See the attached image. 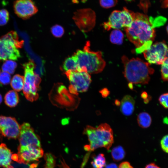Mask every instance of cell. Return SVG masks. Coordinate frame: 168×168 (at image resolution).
Wrapping results in <instances>:
<instances>
[{
	"label": "cell",
	"instance_id": "obj_43",
	"mask_svg": "<svg viewBox=\"0 0 168 168\" xmlns=\"http://www.w3.org/2000/svg\"><path fill=\"white\" fill-rule=\"evenodd\" d=\"M166 30H167V33L168 34V25H167L166 27Z\"/></svg>",
	"mask_w": 168,
	"mask_h": 168
},
{
	"label": "cell",
	"instance_id": "obj_31",
	"mask_svg": "<svg viewBox=\"0 0 168 168\" xmlns=\"http://www.w3.org/2000/svg\"><path fill=\"white\" fill-rule=\"evenodd\" d=\"M159 101L164 108L168 109V93L161 95L159 98Z\"/></svg>",
	"mask_w": 168,
	"mask_h": 168
},
{
	"label": "cell",
	"instance_id": "obj_8",
	"mask_svg": "<svg viewBox=\"0 0 168 168\" xmlns=\"http://www.w3.org/2000/svg\"><path fill=\"white\" fill-rule=\"evenodd\" d=\"M143 54L149 64H161L168 57V47L164 41L156 42L145 51Z\"/></svg>",
	"mask_w": 168,
	"mask_h": 168
},
{
	"label": "cell",
	"instance_id": "obj_28",
	"mask_svg": "<svg viewBox=\"0 0 168 168\" xmlns=\"http://www.w3.org/2000/svg\"><path fill=\"white\" fill-rule=\"evenodd\" d=\"M51 30L53 35L56 37H61L64 33L63 28L58 25H56L52 26Z\"/></svg>",
	"mask_w": 168,
	"mask_h": 168
},
{
	"label": "cell",
	"instance_id": "obj_11",
	"mask_svg": "<svg viewBox=\"0 0 168 168\" xmlns=\"http://www.w3.org/2000/svg\"><path fill=\"white\" fill-rule=\"evenodd\" d=\"M18 138L20 146L41 147L39 138L28 123H24L20 126Z\"/></svg>",
	"mask_w": 168,
	"mask_h": 168
},
{
	"label": "cell",
	"instance_id": "obj_2",
	"mask_svg": "<svg viewBox=\"0 0 168 168\" xmlns=\"http://www.w3.org/2000/svg\"><path fill=\"white\" fill-rule=\"evenodd\" d=\"M83 133L87 136L89 142L84 147L85 150L89 152L82 162L84 164L87 161L90 152L101 147L109 150L114 142L113 131L106 123L101 124L97 128L88 125L85 128Z\"/></svg>",
	"mask_w": 168,
	"mask_h": 168
},
{
	"label": "cell",
	"instance_id": "obj_15",
	"mask_svg": "<svg viewBox=\"0 0 168 168\" xmlns=\"http://www.w3.org/2000/svg\"><path fill=\"white\" fill-rule=\"evenodd\" d=\"M12 155L11 150L6 145L2 143L0 145V166L4 168H13L11 163Z\"/></svg>",
	"mask_w": 168,
	"mask_h": 168
},
{
	"label": "cell",
	"instance_id": "obj_25",
	"mask_svg": "<svg viewBox=\"0 0 168 168\" xmlns=\"http://www.w3.org/2000/svg\"><path fill=\"white\" fill-rule=\"evenodd\" d=\"M45 164L44 168H55V160L54 156L51 153H46L44 156Z\"/></svg>",
	"mask_w": 168,
	"mask_h": 168
},
{
	"label": "cell",
	"instance_id": "obj_18",
	"mask_svg": "<svg viewBox=\"0 0 168 168\" xmlns=\"http://www.w3.org/2000/svg\"><path fill=\"white\" fill-rule=\"evenodd\" d=\"M137 120L139 126L142 128L149 127L152 121L150 115L146 112L140 113L138 116Z\"/></svg>",
	"mask_w": 168,
	"mask_h": 168
},
{
	"label": "cell",
	"instance_id": "obj_44",
	"mask_svg": "<svg viewBox=\"0 0 168 168\" xmlns=\"http://www.w3.org/2000/svg\"><path fill=\"white\" fill-rule=\"evenodd\" d=\"M125 1H127V2H131L133 0H125Z\"/></svg>",
	"mask_w": 168,
	"mask_h": 168
},
{
	"label": "cell",
	"instance_id": "obj_4",
	"mask_svg": "<svg viewBox=\"0 0 168 168\" xmlns=\"http://www.w3.org/2000/svg\"><path fill=\"white\" fill-rule=\"evenodd\" d=\"M89 41L87 42L82 50H78L74 55L78 64V71L84 70L90 74L102 72L106 65L100 51L91 50Z\"/></svg>",
	"mask_w": 168,
	"mask_h": 168
},
{
	"label": "cell",
	"instance_id": "obj_5",
	"mask_svg": "<svg viewBox=\"0 0 168 168\" xmlns=\"http://www.w3.org/2000/svg\"><path fill=\"white\" fill-rule=\"evenodd\" d=\"M24 69V85L23 92L26 99L33 101L38 97L37 89L40 78L34 72L35 64L30 60L23 64Z\"/></svg>",
	"mask_w": 168,
	"mask_h": 168
},
{
	"label": "cell",
	"instance_id": "obj_34",
	"mask_svg": "<svg viewBox=\"0 0 168 168\" xmlns=\"http://www.w3.org/2000/svg\"><path fill=\"white\" fill-rule=\"evenodd\" d=\"M100 93L103 97H106L110 94V91L106 88H104L100 91Z\"/></svg>",
	"mask_w": 168,
	"mask_h": 168
},
{
	"label": "cell",
	"instance_id": "obj_16",
	"mask_svg": "<svg viewBox=\"0 0 168 168\" xmlns=\"http://www.w3.org/2000/svg\"><path fill=\"white\" fill-rule=\"evenodd\" d=\"M135 103V100L132 96L129 95L125 96L120 102L121 112L125 116L131 115L134 111Z\"/></svg>",
	"mask_w": 168,
	"mask_h": 168
},
{
	"label": "cell",
	"instance_id": "obj_12",
	"mask_svg": "<svg viewBox=\"0 0 168 168\" xmlns=\"http://www.w3.org/2000/svg\"><path fill=\"white\" fill-rule=\"evenodd\" d=\"M20 126L16 119L11 117L0 116V133L8 138H18Z\"/></svg>",
	"mask_w": 168,
	"mask_h": 168
},
{
	"label": "cell",
	"instance_id": "obj_6",
	"mask_svg": "<svg viewBox=\"0 0 168 168\" xmlns=\"http://www.w3.org/2000/svg\"><path fill=\"white\" fill-rule=\"evenodd\" d=\"M135 13L125 7L121 11H114L110 15L108 21L104 22L102 25L107 30L112 28L119 29L129 27L133 22Z\"/></svg>",
	"mask_w": 168,
	"mask_h": 168
},
{
	"label": "cell",
	"instance_id": "obj_29",
	"mask_svg": "<svg viewBox=\"0 0 168 168\" xmlns=\"http://www.w3.org/2000/svg\"><path fill=\"white\" fill-rule=\"evenodd\" d=\"M117 2V0H99L100 5L105 8H109L115 6Z\"/></svg>",
	"mask_w": 168,
	"mask_h": 168
},
{
	"label": "cell",
	"instance_id": "obj_21",
	"mask_svg": "<svg viewBox=\"0 0 168 168\" xmlns=\"http://www.w3.org/2000/svg\"><path fill=\"white\" fill-rule=\"evenodd\" d=\"M124 37V34L122 32L118 29H116L111 32L110 40L113 44H121L123 43Z\"/></svg>",
	"mask_w": 168,
	"mask_h": 168
},
{
	"label": "cell",
	"instance_id": "obj_26",
	"mask_svg": "<svg viewBox=\"0 0 168 168\" xmlns=\"http://www.w3.org/2000/svg\"><path fill=\"white\" fill-rule=\"evenodd\" d=\"M161 65V78L164 81H168V57L165 59Z\"/></svg>",
	"mask_w": 168,
	"mask_h": 168
},
{
	"label": "cell",
	"instance_id": "obj_10",
	"mask_svg": "<svg viewBox=\"0 0 168 168\" xmlns=\"http://www.w3.org/2000/svg\"><path fill=\"white\" fill-rule=\"evenodd\" d=\"M15 43L6 35L0 39V60H17L20 57Z\"/></svg>",
	"mask_w": 168,
	"mask_h": 168
},
{
	"label": "cell",
	"instance_id": "obj_13",
	"mask_svg": "<svg viewBox=\"0 0 168 168\" xmlns=\"http://www.w3.org/2000/svg\"><path fill=\"white\" fill-rule=\"evenodd\" d=\"M72 18L79 29L86 31V29L90 28L94 24L95 14L90 9H80L74 12Z\"/></svg>",
	"mask_w": 168,
	"mask_h": 168
},
{
	"label": "cell",
	"instance_id": "obj_19",
	"mask_svg": "<svg viewBox=\"0 0 168 168\" xmlns=\"http://www.w3.org/2000/svg\"><path fill=\"white\" fill-rule=\"evenodd\" d=\"M63 68L65 72L68 71H74L78 70L77 60L74 55L67 58L65 60L63 66Z\"/></svg>",
	"mask_w": 168,
	"mask_h": 168
},
{
	"label": "cell",
	"instance_id": "obj_39",
	"mask_svg": "<svg viewBox=\"0 0 168 168\" xmlns=\"http://www.w3.org/2000/svg\"><path fill=\"white\" fill-rule=\"evenodd\" d=\"M115 104L119 106V105H120V102L119 100H115Z\"/></svg>",
	"mask_w": 168,
	"mask_h": 168
},
{
	"label": "cell",
	"instance_id": "obj_3",
	"mask_svg": "<svg viewBox=\"0 0 168 168\" xmlns=\"http://www.w3.org/2000/svg\"><path fill=\"white\" fill-rule=\"evenodd\" d=\"M122 60L124 67V76L129 83L142 85L148 83L150 76L154 71L150 64L138 58L129 59L125 56H122Z\"/></svg>",
	"mask_w": 168,
	"mask_h": 168
},
{
	"label": "cell",
	"instance_id": "obj_30",
	"mask_svg": "<svg viewBox=\"0 0 168 168\" xmlns=\"http://www.w3.org/2000/svg\"><path fill=\"white\" fill-rule=\"evenodd\" d=\"M11 76L7 72H2L0 74V84L3 85H7L11 81Z\"/></svg>",
	"mask_w": 168,
	"mask_h": 168
},
{
	"label": "cell",
	"instance_id": "obj_22",
	"mask_svg": "<svg viewBox=\"0 0 168 168\" xmlns=\"http://www.w3.org/2000/svg\"><path fill=\"white\" fill-rule=\"evenodd\" d=\"M125 155L124 150L122 147L120 146L114 147L111 151L112 157L115 161L121 160L124 158Z\"/></svg>",
	"mask_w": 168,
	"mask_h": 168
},
{
	"label": "cell",
	"instance_id": "obj_24",
	"mask_svg": "<svg viewBox=\"0 0 168 168\" xmlns=\"http://www.w3.org/2000/svg\"><path fill=\"white\" fill-rule=\"evenodd\" d=\"M17 66V63L15 61L8 60H6L2 64V69L3 72L9 74H13Z\"/></svg>",
	"mask_w": 168,
	"mask_h": 168
},
{
	"label": "cell",
	"instance_id": "obj_36",
	"mask_svg": "<svg viewBox=\"0 0 168 168\" xmlns=\"http://www.w3.org/2000/svg\"><path fill=\"white\" fill-rule=\"evenodd\" d=\"M162 7L163 8L168 7V0H161Z\"/></svg>",
	"mask_w": 168,
	"mask_h": 168
},
{
	"label": "cell",
	"instance_id": "obj_20",
	"mask_svg": "<svg viewBox=\"0 0 168 168\" xmlns=\"http://www.w3.org/2000/svg\"><path fill=\"white\" fill-rule=\"evenodd\" d=\"M11 81V86L15 91H20L23 89L24 77L19 74H16L13 77Z\"/></svg>",
	"mask_w": 168,
	"mask_h": 168
},
{
	"label": "cell",
	"instance_id": "obj_41",
	"mask_svg": "<svg viewBox=\"0 0 168 168\" xmlns=\"http://www.w3.org/2000/svg\"><path fill=\"white\" fill-rule=\"evenodd\" d=\"M78 0H72V2L74 3H78Z\"/></svg>",
	"mask_w": 168,
	"mask_h": 168
},
{
	"label": "cell",
	"instance_id": "obj_38",
	"mask_svg": "<svg viewBox=\"0 0 168 168\" xmlns=\"http://www.w3.org/2000/svg\"><path fill=\"white\" fill-rule=\"evenodd\" d=\"M142 98L144 99H147L148 97L147 94L146 92H143L141 95Z\"/></svg>",
	"mask_w": 168,
	"mask_h": 168
},
{
	"label": "cell",
	"instance_id": "obj_32",
	"mask_svg": "<svg viewBox=\"0 0 168 168\" xmlns=\"http://www.w3.org/2000/svg\"><path fill=\"white\" fill-rule=\"evenodd\" d=\"M160 144L162 150L168 153V134L164 136L161 141Z\"/></svg>",
	"mask_w": 168,
	"mask_h": 168
},
{
	"label": "cell",
	"instance_id": "obj_17",
	"mask_svg": "<svg viewBox=\"0 0 168 168\" xmlns=\"http://www.w3.org/2000/svg\"><path fill=\"white\" fill-rule=\"evenodd\" d=\"M19 101L18 95L15 91H9L5 96V103L7 106L10 107H15L18 104Z\"/></svg>",
	"mask_w": 168,
	"mask_h": 168
},
{
	"label": "cell",
	"instance_id": "obj_45",
	"mask_svg": "<svg viewBox=\"0 0 168 168\" xmlns=\"http://www.w3.org/2000/svg\"></svg>",
	"mask_w": 168,
	"mask_h": 168
},
{
	"label": "cell",
	"instance_id": "obj_42",
	"mask_svg": "<svg viewBox=\"0 0 168 168\" xmlns=\"http://www.w3.org/2000/svg\"><path fill=\"white\" fill-rule=\"evenodd\" d=\"M2 96L0 94V104L2 102Z\"/></svg>",
	"mask_w": 168,
	"mask_h": 168
},
{
	"label": "cell",
	"instance_id": "obj_9",
	"mask_svg": "<svg viewBox=\"0 0 168 168\" xmlns=\"http://www.w3.org/2000/svg\"><path fill=\"white\" fill-rule=\"evenodd\" d=\"M17 154L12 155V160L21 163L29 164L39 160L44 155L41 147L19 146Z\"/></svg>",
	"mask_w": 168,
	"mask_h": 168
},
{
	"label": "cell",
	"instance_id": "obj_14",
	"mask_svg": "<svg viewBox=\"0 0 168 168\" xmlns=\"http://www.w3.org/2000/svg\"><path fill=\"white\" fill-rule=\"evenodd\" d=\"M15 13L23 19H27L36 14L38 8L33 0H16L13 4Z\"/></svg>",
	"mask_w": 168,
	"mask_h": 168
},
{
	"label": "cell",
	"instance_id": "obj_7",
	"mask_svg": "<svg viewBox=\"0 0 168 168\" xmlns=\"http://www.w3.org/2000/svg\"><path fill=\"white\" fill-rule=\"evenodd\" d=\"M70 83V91L74 94L86 91L91 82L90 74L84 70L65 72Z\"/></svg>",
	"mask_w": 168,
	"mask_h": 168
},
{
	"label": "cell",
	"instance_id": "obj_33",
	"mask_svg": "<svg viewBox=\"0 0 168 168\" xmlns=\"http://www.w3.org/2000/svg\"><path fill=\"white\" fill-rule=\"evenodd\" d=\"M119 168H133L130 163L128 161L121 163L119 165Z\"/></svg>",
	"mask_w": 168,
	"mask_h": 168
},
{
	"label": "cell",
	"instance_id": "obj_35",
	"mask_svg": "<svg viewBox=\"0 0 168 168\" xmlns=\"http://www.w3.org/2000/svg\"><path fill=\"white\" fill-rule=\"evenodd\" d=\"M145 168H160L154 163H151L147 165Z\"/></svg>",
	"mask_w": 168,
	"mask_h": 168
},
{
	"label": "cell",
	"instance_id": "obj_1",
	"mask_svg": "<svg viewBox=\"0 0 168 168\" xmlns=\"http://www.w3.org/2000/svg\"><path fill=\"white\" fill-rule=\"evenodd\" d=\"M152 17L140 13H135L131 26L124 28L127 37L136 48L137 53H141L152 45L156 36Z\"/></svg>",
	"mask_w": 168,
	"mask_h": 168
},
{
	"label": "cell",
	"instance_id": "obj_37",
	"mask_svg": "<svg viewBox=\"0 0 168 168\" xmlns=\"http://www.w3.org/2000/svg\"><path fill=\"white\" fill-rule=\"evenodd\" d=\"M105 168H118V167L116 164L113 163L107 165Z\"/></svg>",
	"mask_w": 168,
	"mask_h": 168
},
{
	"label": "cell",
	"instance_id": "obj_23",
	"mask_svg": "<svg viewBox=\"0 0 168 168\" xmlns=\"http://www.w3.org/2000/svg\"><path fill=\"white\" fill-rule=\"evenodd\" d=\"M91 164L93 168H104L106 165L104 155L100 153L94 157Z\"/></svg>",
	"mask_w": 168,
	"mask_h": 168
},
{
	"label": "cell",
	"instance_id": "obj_27",
	"mask_svg": "<svg viewBox=\"0 0 168 168\" xmlns=\"http://www.w3.org/2000/svg\"><path fill=\"white\" fill-rule=\"evenodd\" d=\"M9 18V13L5 9L0 10V26L6 25L8 22Z\"/></svg>",
	"mask_w": 168,
	"mask_h": 168
},
{
	"label": "cell",
	"instance_id": "obj_40",
	"mask_svg": "<svg viewBox=\"0 0 168 168\" xmlns=\"http://www.w3.org/2000/svg\"><path fill=\"white\" fill-rule=\"evenodd\" d=\"M128 86L129 88L132 89H133V84L129 83L128 84Z\"/></svg>",
	"mask_w": 168,
	"mask_h": 168
}]
</instances>
